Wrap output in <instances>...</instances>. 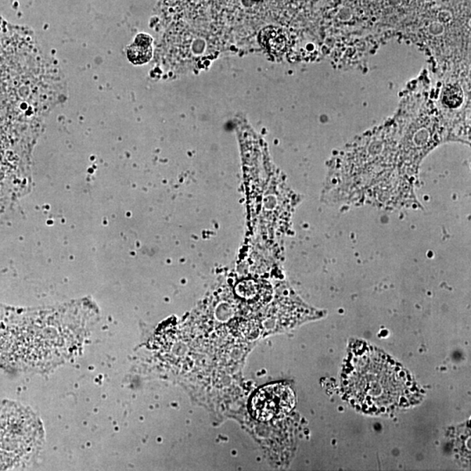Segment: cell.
Returning <instances> with one entry per match:
<instances>
[{
    "label": "cell",
    "mask_w": 471,
    "mask_h": 471,
    "mask_svg": "<svg viewBox=\"0 0 471 471\" xmlns=\"http://www.w3.org/2000/svg\"><path fill=\"white\" fill-rule=\"evenodd\" d=\"M363 365V364H362ZM359 366L357 371L351 376V394L363 404H377L379 407L394 404L400 394L402 385L397 378V371L385 366L384 370L373 372L368 363Z\"/></svg>",
    "instance_id": "cell-1"
},
{
    "label": "cell",
    "mask_w": 471,
    "mask_h": 471,
    "mask_svg": "<svg viewBox=\"0 0 471 471\" xmlns=\"http://www.w3.org/2000/svg\"><path fill=\"white\" fill-rule=\"evenodd\" d=\"M296 399L288 385L275 383L260 388L251 402V415L261 422L279 419L293 411Z\"/></svg>",
    "instance_id": "cell-2"
},
{
    "label": "cell",
    "mask_w": 471,
    "mask_h": 471,
    "mask_svg": "<svg viewBox=\"0 0 471 471\" xmlns=\"http://www.w3.org/2000/svg\"><path fill=\"white\" fill-rule=\"evenodd\" d=\"M262 46L272 55H280L286 49L287 37L286 32L279 27H268L260 34Z\"/></svg>",
    "instance_id": "cell-3"
},
{
    "label": "cell",
    "mask_w": 471,
    "mask_h": 471,
    "mask_svg": "<svg viewBox=\"0 0 471 471\" xmlns=\"http://www.w3.org/2000/svg\"><path fill=\"white\" fill-rule=\"evenodd\" d=\"M152 38L150 35L139 34L128 49V60L135 65L147 63L152 57Z\"/></svg>",
    "instance_id": "cell-4"
},
{
    "label": "cell",
    "mask_w": 471,
    "mask_h": 471,
    "mask_svg": "<svg viewBox=\"0 0 471 471\" xmlns=\"http://www.w3.org/2000/svg\"><path fill=\"white\" fill-rule=\"evenodd\" d=\"M463 92L458 87H449L446 89L444 102L449 107H458L463 102Z\"/></svg>",
    "instance_id": "cell-5"
}]
</instances>
